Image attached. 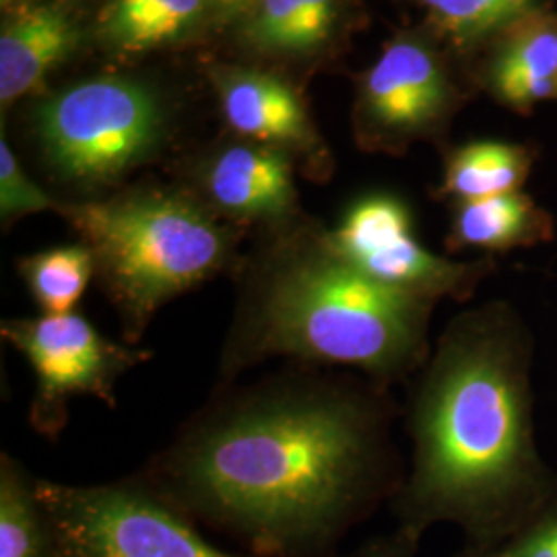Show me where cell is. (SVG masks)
<instances>
[{
    "label": "cell",
    "mask_w": 557,
    "mask_h": 557,
    "mask_svg": "<svg viewBox=\"0 0 557 557\" xmlns=\"http://www.w3.org/2000/svg\"><path fill=\"white\" fill-rule=\"evenodd\" d=\"M391 423L386 386L294 363L218 386L139 478L259 556H320L395 496Z\"/></svg>",
    "instance_id": "cell-1"
},
{
    "label": "cell",
    "mask_w": 557,
    "mask_h": 557,
    "mask_svg": "<svg viewBox=\"0 0 557 557\" xmlns=\"http://www.w3.org/2000/svg\"><path fill=\"white\" fill-rule=\"evenodd\" d=\"M535 341L504 299L450 320L413 376L411 469L393 496L398 529L455 524L475 549L504 545L556 483L533 419Z\"/></svg>",
    "instance_id": "cell-2"
},
{
    "label": "cell",
    "mask_w": 557,
    "mask_h": 557,
    "mask_svg": "<svg viewBox=\"0 0 557 557\" xmlns=\"http://www.w3.org/2000/svg\"><path fill=\"white\" fill-rule=\"evenodd\" d=\"M289 225L267 252L238 264L218 386L273 359L354 370L386 388L413 379L432 351L436 306L361 273L329 232Z\"/></svg>",
    "instance_id": "cell-3"
},
{
    "label": "cell",
    "mask_w": 557,
    "mask_h": 557,
    "mask_svg": "<svg viewBox=\"0 0 557 557\" xmlns=\"http://www.w3.org/2000/svg\"><path fill=\"white\" fill-rule=\"evenodd\" d=\"M96 260V281L139 345L163 306L236 267V232L193 193L143 186L110 197L60 200Z\"/></svg>",
    "instance_id": "cell-4"
},
{
    "label": "cell",
    "mask_w": 557,
    "mask_h": 557,
    "mask_svg": "<svg viewBox=\"0 0 557 557\" xmlns=\"http://www.w3.org/2000/svg\"><path fill=\"white\" fill-rule=\"evenodd\" d=\"M36 131L50 174L81 193H98L153 156L160 106L135 81H85L41 106Z\"/></svg>",
    "instance_id": "cell-5"
},
{
    "label": "cell",
    "mask_w": 557,
    "mask_h": 557,
    "mask_svg": "<svg viewBox=\"0 0 557 557\" xmlns=\"http://www.w3.org/2000/svg\"><path fill=\"white\" fill-rule=\"evenodd\" d=\"M60 557H244L200 535L197 520L145 479L69 485L38 479Z\"/></svg>",
    "instance_id": "cell-6"
},
{
    "label": "cell",
    "mask_w": 557,
    "mask_h": 557,
    "mask_svg": "<svg viewBox=\"0 0 557 557\" xmlns=\"http://www.w3.org/2000/svg\"><path fill=\"white\" fill-rule=\"evenodd\" d=\"M0 337L34 370L36 391L27 419L48 440H59L66 428L71 398H100L114 407L120 380L153 358L149 349L103 337L79 310L4 319Z\"/></svg>",
    "instance_id": "cell-7"
},
{
    "label": "cell",
    "mask_w": 557,
    "mask_h": 557,
    "mask_svg": "<svg viewBox=\"0 0 557 557\" xmlns=\"http://www.w3.org/2000/svg\"><path fill=\"white\" fill-rule=\"evenodd\" d=\"M338 252L361 273L388 289L438 306L444 299L467 301L496 273V260H455L425 248L413 232L407 202L395 195L356 200L329 232Z\"/></svg>",
    "instance_id": "cell-8"
},
{
    "label": "cell",
    "mask_w": 557,
    "mask_h": 557,
    "mask_svg": "<svg viewBox=\"0 0 557 557\" xmlns=\"http://www.w3.org/2000/svg\"><path fill=\"white\" fill-rule=\"evenodd\" d=\"M457 101V89L438 50L421 36L403 34L384 46L359 89V128L372 149L403 151L438 133Z\"/></svg>",
    "instance_id": "cell-9"
},
{
    "label": "cell",
    "mask_w": 557,
    "mask_h": 557,
    "mask_svg": "<svg viewBox=\"0 0 557 557\" xmlns=\"http://www.w3.org/2000/svg\"><path fill=\"white\" fill-rule=\"evenodd\" d=\"M195 180L197 193L193 195L220 220L281 230L298 215L294 161L277 147L230 145L202 161Z\"/></svg>",
    "instance_id": "cell-10"
},
{
    "label": "cell",
    "mask_w": 557,
    "mask_h": 557,
    "mask_svg": "<svg viewBox=\"0 0 557 557\" xmlns=\"http://www.w3.org/2000/svg\"><path fill=\"white\" fill-rule=\"evenodd\" d=\"M483 83L494 100L517 114H531L557 100V13L535 9L492 38Z\"/></svg>",
    "instance_id": "cell-11"
},
{
    "label": "cell",
    "mask_w": 557,
    "mask_h": 557,
    "mask_svg": "<svg viewBox=\"0 0 557 557\" xmlns=\"http://www.w3.org/2000/svg\"><path fill=\"white\" fill-rule=\"evenodd\" d=\"M215 83L225 120L239 137L287 153L314 151L310 120L292 85L260 71L220 73Z\"/></svg>",
    "instance_id": "cell-12"
},
{
    "label": "cell",
    "mask_w": 557,
    "mask_h": 557,
    "mask_svg": "<svg viewBox=\"0 0 557 557\" xmlns=\"http://www.w3.org/2000/svg\"><path fill=\"white\" fill-rule=\"evenodd\" d=\"M81 32L59 7H36L0 34V100L9 106L40 87L46 75L79 48Z\"/></svg>",
    "instance_id": "cell-13"
},
{
    "label": "cell",
    "mask_w": 557,
    "mask_h": 557,
    "mask_svg": "<svg viewBox=\"0 0 557 557\" xmlns=\"http://www.w3.org/2000/svg\"><path fill=\"white\" fill-rule=\"evenodd\" d=\"M556 238L554 215L524 190L490 199L462 200L453 207L448 252L478 250L504 255L535 248Z\"/></svg>",
    "instance_id": "cell-14"
},
{
    "label": "cell",
    "mask_w": 557,
    "mask_h": 557,
    "mask_svg": "<svg viewBox=\"0 0 557 557\" xmlns=\"http://www.w3.org/2000/svg\"><path fill=\"white\" fill-rule=\"evenodd\" d=\"M535 161L537 151L524 143L471 140L446 158L438 197L462 202L518 193Z\"/></svg>",
    "instance_id": "cell-15"
},
{
    "label": "cell",
    "mask_w": 557,
    "mask_h": 557,
    "mask_svg": "<svg viewBox=\"0 0 557 557\" xmlns=\"http://www.w3.org/2000/svg\"><path fill=\"white\" fill-rule=\"evenodd\" d=\"M0 557H60L38 479L7 450L0 453Z\"/></svg>",
    "instance_id": "cell-16"
},
{
    "label": "cell",
    "mask_w": 557,
    "mask_h": 557,
    "mask_svg": "<svg viewBox=\"0 0 557 557\" xmlns=\"http://www.w3.org/2000/svg\"><path fill=\"white\" fill-rule=\"evenodd\" d=\"M205 9V0H110L100 17L108 46L126 54L156 50L182 38Z\"/></svg>",
    "instance_id": "cell-17"
},
{
    "label": "cell",
    "mask_w": 557,
    "mask_h": 557,
    "mask_svg": "<svg viewBox=\"0 0 557 557\" xmlns=\"http://www.w3.org/2000/svg\"><path fill=\"white\" fill-rule=\"evenodd\" d=\"M341 0H257L246 36L262 52L304 54L331 40Z\"/></svg>",
    "instance_id": "cell-18"
},
{
    "label": "cell",
    "mask_w": 557,
    "mask_h": 557,
    "mask_svg": "<svg viewBox=\"0 0 557 557\" xmlns=\"http://www.w3.org/2000/svg\"><path fill=\"white\" fill-rule=\"evenodd\" d=\"M21 281L40 314H71L91 281L96 260L83 244H62L27 255L17 262Z\"/></svg>",
    "instance_id": "cell-19"
},
{
    "label": "cell",
    "mask_w": 557,
    "mask_h": 557,
    "mask_svg": "<svg viewBox=\"0 0 557 557\" xmlns=\"http://www.w3.org/2000/svg\"><path fill=\"white\" fill-rule=\"evenodd\" d=\"M442 38L460 48L490 41L508 23L549 0H418Z\"/></svg>",
    "instance_id": "cell-20"
},
{
    "label": "cell",
    "mask_w": 557,
    "mask_h": 557,
    "mask_svg": "<svg viewBox=\"0 0 557 557\" xmlns=\"http://www.w3.org/2000/svg\"><path fill=\"white\" fill-rule=\"evenodd\" d=\"M60 200L46 193L21 168L11 145L0 139V218L4 227L13 221L41 213L59 211Z\"/></svg>",
    "instance_id": "cell-21"
},
{
    "label": "cell",
    "mask_w": 557,
    "mask_h": 557,
    "mask_svg": "<svg viewBox=\"0 0 557 557\" xmlns=\"http://www.w3.org/2000/svg\"><path fill=\"white\" fill-rule=\"evenodd\" d=\"M499 549L506 557H557V478L543 504Z\"/></svg>",
    "instance_id": "cell-22"
},
{
    "label": "cell",
    "mask_w": 557,
    "mask_h": 557,
    "mask_svg": "<svg viewBox=\"0 0 557 557\" xmlns=\"http://www.w3.org/2000/svg\"><path fill=\"white\" fill-rule=\"evenodd\" d=\"M419 541L397 529L393 535L370 539L347 557H418Z\"/></svg>",
    "instance_id": "cell-23"
},
{
    "label": "cell",
    "mask_w": 557,
    "mask_h": 557,
    "mask_svg": "<svg viewBox=\"0 0 557 557\" xmlns=\"http://www.w3.org/2000/svg\"><path fill=\"white\" fill-rule=\"evenodd\" d=\"M462 557H506L502 554L499 547H492V549H475V547H469V552Z\"/></svg>",
    "instance_id": "cell-24"
},
{
    "label": "cell",
    "mask_w": 557,
    "mask_h": 557,
    "mask_svg": "<svg viewBox=\"0 0 557 557\" xmlns=\"http://www.w3.org/2000/svg\"><path fill=\"white\" fill-rule=\"evenodd\" d=\"M221 9H242V7H250L257 0H213Z\"/></svg>",
    "instance_id": "cell-25"
},
{
    "label": "cell",
    "mask_w": 557,
    "mask_h": 557,
    "mask_svg": "<svg viewBox=\"0 0 557 557\" xmlns=\"http://www.w3.org/2000/svg\"><path fill=\"white\" fill-rule=\"evenodd\" d=\"M9 2H11V0H2V4H9Z\"/></svg>",
    "instance_id": "cell-26"
}]
</instances>
